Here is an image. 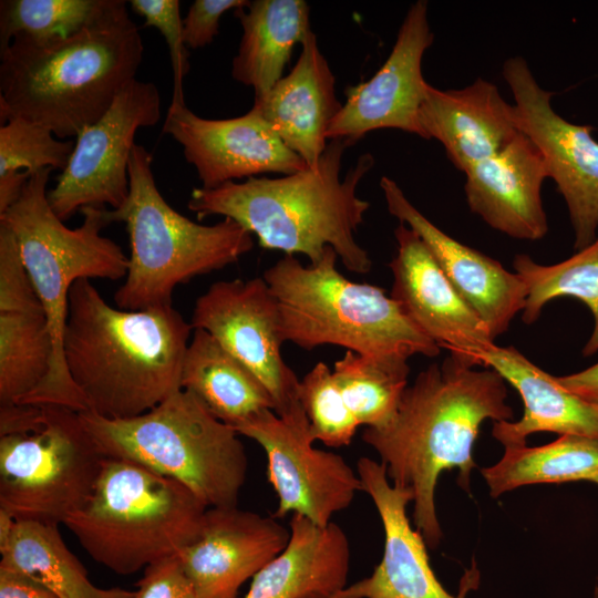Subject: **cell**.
<instances>
[{
    "instance_id": "cell-4",
    "label": "cell",
    "mask_w": 598,
    "mask_h": 598,
    "mask_svg": "<svg viewBox=\"0 0 598 598\" xmlns=\"http://www.w3.org/2000/svg\"><path fill=\"white\" fill-rule=\"evenodd\" d=\"M349 146L344 140H330L316 165L283 177L195 187L187 206L200 219L218 215L237 221L265 249L300 254L315 265L330 246L348 270L367 274L372 260L354 235L370 203L357 196V188L374 166V157L361 155L341 178Z\"/></svg>"
},
{
    "instance_id": "cell-22",
    "label": "cell",
    "mask_w": 598,
    "mask_h": 598,
    "mask_svg": "<svg viewBox=\"0 0 598 598\" xmlns=\"http://www.w3.org/2000/svg\"><path fill=\"white\" fill-rule=\"evenodd\" d=\"M422 138H434L463 173L502 151L520 131L513 104L484 79L458 90L431 84L419 112Z\"/></svg>"
},
{
    "instance_id": "cell-14",
    "label": "cell",
    "mask_w": 598,
    "mask_h": 598,
    "mask_svg": "<svg viewBox=\"0 0 598 598\" xmlns=\"http://www.w3.org/2000/svg\"><path fill=\"white\" fill-rule=\"evenodd\" d=\"M190 324L210 333L260 380L278 416L303 411L300 380L281 355L277 301L262 277L213 283L197 298Z\"/></svg>"
},
{
    "instance_id": "cell-27",
    "label": "cell",
    "mask_w": 598,
    "mask_h": 598,
    "mask_svg": "<svg viewBox=\"0 0 598 598\" xmlns=\"http://www.w3.org/2000/svg\"><path fill=\"white\" fill-rule=\"evenodd\" d=\"M181 388L192 392L216 419L233 429L265 410L275 409L260 380L202 329H196L188 342Z\"/></svg>"
},
{
    "instance_id": "cell-10",
    "label": "cell",
    "mask_w": 598,
    "mask_h": 598,
    "mask_svg": "<svg viewBox=\"0 0 598 598\" xmlns=\"http://www.w3.org/2000/svg\"><path fill=\"white\" fill-rule=\"evenodd\" d=\"M43 405L41 430L0 437V508L17 520L60 525L89 498L105 456L79 412Z\"/></svg>"
},
{
    "instance_id": "cell-5",
    "label": "cell",
    "mask_w": 598,
    "mask_h": 598,
    "mask_svg": "<svg viewBox=\"0 0 598 598\" xmlns=\"http://www.w3.org/2000/svg\"><path fill=\"white\" fill-rule=\"evenodd\" d=\"M51 171L44 168L32 174L20 198L0 215V223L7 225L18 240L53 342L47 378L18 403L56 404L81 412L89 408L63 359L70 289L80 279L125 277L128 257L121 246L101 234L113 223L110 209L85 207L80 212L83 221L79 227L69 228L63 224L48 202Z\"/></svg>"
},
{
    "instance_id": "cell-45",
    "label": "cell",
    "mask_w": 598,
    "mask_h": 598,
    "mask_svg": "<svg viewBox=\"0 0 598 598\" xmlns=\"http://www.w3.org/2000/svg\"><path fill=\"white\" fill-rule=\"evenodd\" d=\"M594 598H598V586L595 587V590H594Z\"/></svg>"
},
{
    "instance_id": "cell-39",
    "label": "cell",
    "mask_w": 598,
    "mask_h": 598,
    "mask_svg": "<svg viewBox=\"0 0 598 598\" xmlns=\"http://www.w3.org/2000/svg\"><path fill=\"white\" fill-rule=\"evenodd\" d=\"M247 0H196L183 19V35L188 49H200L218 34L219 21L228 10H236Z\"/></svg>"
},
{
    "instance_id": "cell-28",
    "label": "cell",
    "mask_w": 598,
    "mask_h": 598,
    "mask_svg": "<svg viewBox=\"0 0 598 598\" xmlns=\"http://www.w3.org/2000/svg\"><path fill=\"white\" fill-rule=\"evenodd\" d=\"M58 526L16 519L9 540L0 548V568L35 580L59 598H134V591L95 586Z\"/></svg>"
},
{
    "instance_id": "cell-46",
    "label": "cell",
    "mask_w": 598,
    "mask_h": 598,
    "mask_svg": "<svg viewBox=\"0 0 598 598\" xmlns=\"http://www.w3.org/2000/svg\"><path fill=\"white\" fill-rule=\"evenodd\" d=\"M590 482L598 484V474Z\"/></svg>"
},
{
    "instance_id": "cell-34",
    "label": "cell",
    "mask_w": 598,
    "mask_h": 598,
    "mask_svg": "<svg viewBox=\"0 0 598 598\" xmlns=\"http://www.w3.org/2000/svg\"><path fill=\"white\" fill-rule=\"evenodd\" d=\"M298 396L315 442L320 441L329 447L351 443L360 425L324 362H318L300 380Z\"/></svg>"
},
{
    "instance_id": "cell-6",
    "label": "cell",
    "mask_w": 598,
    "mask_h": 598,
    "mask_svg": "<svg viewBox=\"0 0 598 598\" xmlns=\"http://www.w3.org/2000/svg\"><path fill=\"white\" fill-rule=\"evenodd\" d=\"M338 255L326 247L318 264L303 266L285 255L262 278L279 310L282 342L312 350L340 346L363 357L404 360L436 357L440 347L378 286L353 282L337 269Z\"/></svg>"
},
{
    "instance_id": "cell-13",
    "label": "cell",
    "mask_w": 598,
    "mask_h": 598,
    "mask_svg": "<svg viewBox=\"0 0 598 598\" xmlns=\"http://www.w3.org/2000/svg\"><path fill=\"white\" fill-rule=\"evenodd\" d=\"M234 430L266 453L267 477L278 497L275 518L299 514L327 526L362 491L357 471L341 455L313 446L306 413L283 419L265 410Z\"/></svg>"
},
{
    "instance_id": "cell-19",
    "label": "cell",
    "mask_w": 598,
    "mask_h": 598,
    "mask_svg": "<svg viewBox=\"0 0 598 598\" xmlns=\"http://www.w3.org/2000/svg\"><path fill=\"white\" fill-rule=\"evenodd\" d=\"M380 186L389 213L423 240L454 289L486 324L493 339L504 334L514 317L525 308L527 290L519 275L442 231L390 177L383 176Z\"/></svg>"
},
{
    "instance_id": "cell-29",
    "label": "cell",
    "mask_w": 598,
    "mask_h": 598,
    "mask_svg": "<svg viewBox=\"0 0 598 598\" xmlns=\"http://www.w3.org/2000/svg\"><path fill=\"white\" fill-rule=\"evenodd\" d=\"M481 473L495 498L532 484L591 481L598 474V437L564 434L542 446H508Z\"/></svg>"
},
{
    "instance_id": "cell-12",
    "label": "cell",
    "mask_w": 598,
    "mask_h": 598,
    "mask_svg": "<svg viewBox=\"0 0 598 598\" xmlns=\"http://www.w3.org/2000/svg\"><path fill=\"white\" fill-rule=\"evenodd\" d=\"M502 74L515 101L517 127L539 150L566 203L574 248L582 249L598 236V141L592 127L571 123L554 110L553 92L538 84L524 58L507 59Z\"/></svg>"
},
{
    "instance_id": "cell-9",
    "label": "cell",
    "mask_w": 598,
    "mask_h": 598,
    "mask_svg": "<svg viewBox=\"0 0 598 598\" xmlns=\"http://www.w3.org/2000/svg\"><path fill=\"white\" fill-rule=\"evenodd\" d=\"M79 415L103 456L176 480L208 507L237 506L248 471L245 446L192 392L181 389L133 417L110 419L90 410Z\"/></svg>"
},
{
    "instance_id": "cell-25",
    "label": "cell",
    "mask_w": 598,
    "mask_h": 598,
    "mask_svg": "<svg viewBox=\"0 0 598 598\" xmlns=\"http://www.w3.org/2000/svg\"><path fill=\"white\" fill-rule=\"evenodd\" d=\"M289 529L287 546L251 578L244 598H330L348 586L350 546L341 527L292 514Z\"/></svg>"
},
{
    "instance_id": "cell-8",
    "label": "cell",
    "mask_w": 598,
    "mask_h": 598,
    "mask_svg": "<svg viewBox=\"0 0 598 598\" xmlns=\"http://www.w3.org/2000/svg\"><path fill=\"white\" fill-rule=\"evenodd\" d=\"M207 508L178 481L105 457L89 498L63 525L93 560L127 576L190 544Z\"/></svg>"
},
{
    "instance_id": "cell-18",
    "label": "cell",
    "mask_w": 598,
    "mask_h": 598,
    "mask_svg": "<svg viewBox=\"0 0 598 598\" xmlns=\"http://www.w3.org/2000/svg\"><path fill=\"white\" fill-rule=\"evenodd\" d=\"M274 516L237 506L208 507L198 536L177 556L199 598H238L240 587L287 546Z\"/></svg>"
},
{
    "instance_id": "cell-37",
    "label": "cell",
    "mask_w": 598,
    "mask_h": 598,
    "mask_svg": "<svg viewBox=\"0 0 598 598\" xmlns=\"http://www.w3.org/2000/svg\"><path fill=\"white\" fill-rule=\"evenodd\" d=\"M133 12L141 16L146 27H153L165 39L173 69V103L184 102L183 81L189 71L188 48L183 35V19L178 0H130Z\"/></svg>"
},
{
    "instance_id": "cell-11",
    "label": "cell",
    "mask_w": 598,
    "mask_h": 598,
    "mask_svg": "<svg viewBox=\"0 0 598 598\" xmlns=\"http://www.w3.org/2000/svg\"><path fill=\"white\" fill-rule=\"evenodd\" d=\"M161 120V95L153 82L134 80L107 112L75 138L66 167L48 202L61 220L85 207L120 208L128 196V164L135 135Z\"/></svg>"
},
{
    "instance_id": "cell-24",
    "label": "cell",
    "mask_w": 598,
    "mask_h": 598,
    "mask_svg": "<svg viewBox=\"0 0 598 598\" xmlns=\"http://www.w3.org/2000/svg\"><path fill=\"white\" fill-rule=\"evenodd\" d=\"M481 367L495 370L524 403L518 421L493 424L492 434L504 447L525 445L527 436L537 432L598 437V403L565 389L516 348L492 346L481 357Z\"/></svg>"
},
{
    "instance_id": "cell-7",
    "label": "cell",
    "mask_w": 598,
    "mask_h": 598,
    "mask_svg": "<svg viewBox=\"0 0 598 598\" xmlns=\"http://www.w3.org/2000/svg\"><path fill=\"white\" fill-rule=\"evenodd\" d=\"M153 156L133 147L124 204L111 209L130 238L125 281L114 293L117 308L144 310L173 305L178 285L236 264L254 247L252 235L230 218L202 225L175 210L162 196L152 171Z\"/></svg>"
},
{
    "instance_id": "cell-30",
    "label": "cell",
    "mask_w": 598,
    "mask_h": 598,
    "mask_svg": "<svg viewBox=\"0 0 598 598\" xmlns=\"http://www.w3.org/2000/svg\"><path fill=\"white\" fill-rule=\"evenodd\" d=\"M514 270L523 279L526 290V303L523 321L535 322L545 305L554 299L570 297L587 306L594 318L592 333L582 353L598 351V236L588 246L554 265H540L525 254H518L513 260Z\"/></svg>"
},
{
    "instance_id": "cell-17",
    "label": "cell",
    "mask_w": 598,
    "mask_h": 598,
    "mask_svg": "<svg viewBox=\"0 0 598 598\" xmlns=\"http://www.w3.org/2000/svg\"><path fill=\"white\" fill-rule=\"evenodd\" d=\"M394 237L396 254L389 264L391 297L440 348L470 367H481V357L495 344L486 324L454 289L415 231L400 223Z\"/></svg>"
},
{
    "instance_id": "cell-31",
    "label": "cell",
    "mask_w": 598,
    "mask_h": 598,
    "mask_svg": "<svg viewBox=\"0 0 598 598\" xmlns=\"http://www.w3.org/2000/svg\"><path fill=\"white\" fill-rule=\"evenodd\" d=\"M332 373L359 425L380 427L398 410L410 367L404 360H379L347 351L336 361Z\"/></svg>"
},
{
    "instance_id": "cell-36",
    "label": "cell",
    "mask_w": 598,
    "mask_h": 598,
    "mask_svg": "<svg viewBox=\"0 0 598 598\" xmlns=\"http://www.w3.org/2000/svg\"><path fill=\"white\" fill-rule=\"evenodd\" d=\"M0 313L44 315L13 231L0 223ZM45 316V315H44Z\"/></svg>"
},
{
    "instance_id": "cell-26",
    "label": "cell",
    "mask_w": 598,
    "mask_h": 598,
    "mask_svg": "<svg viewBox=\"0 0 598 598\" xmlns=\"http://www.w3.org/2000/svg\"><path fill=\"white\" fill-rule=\"evenodd\" d=\"M303 0H255L234 11L243 28L231 76L264 99L282 78L296 44L311 32Z\"/></svg>"
},
{
    "instance_id": "cell-35",
    "label": "cell",
    "mask_w": 598,
    "mask_h": 598,
    "mask_svg": "<svg viewBox=\"0 0 598 598\" xmlns=\"http://www.w3.org/2000/svg\"><path fill=\"white\" fill-rule=\"evenodd\" d=\"M74 148L45 126L16 117L0 126V174L24 169L31 175L44 168L66 167Z\"/></svg>"
},
{
    "instance_id": "cell-44",
    "label": "cell",
    "mask_w": 598,
    "mask_h": 598,
    "mask_svg": "<svg viewBox=\"0 0 598 598\" xmlns=\"http://www.w3.org/2000/svg\"><path fill=\"white\" fill-rule=\"evenodd\" d=\"M16 518L6 509L0 508V548H2L9 540Z\"/></svg>"
},
{
    "instance_id": "cell-43",
    "label": "cell",
    "mask_w": 598,
    "mask_h": 598,
    "mask_svg": "<svg viewBox=\"0 0 598 598\" xmlns=\"http://www.w3.org/2000/svg\"><path fill=\"white\" fill-rule=\"evenodd\" d=\"M31 174L11 171L0 174V215L6 213L21 196Z\"/></svg>"
},
{
    "instance_id": "cell-3",
    "label": "cell",
    "mask_w": 598,
    "mask_h": 598,
    "mask_svg": "<svg viewBox=\"0 0 598 598\" xmlns=\"http://www.w3.org/2000/svg\"><path fill=\"white\" fill-rule=\"evenodd\" d=\"M192 330L173 305L114 308L90 279H80L69 293L63 359L90 411L133 417L182 389Z\"/></svg>"
},
{
    "instance_id": "cell-32",
    "label": "cell",
    "mask_w": 598,
    "mask_h": 598,
    "mask_svg": "<svg viewBox=\"0 0 598 598\" xmlns=\"http://www.w3.org/2000/svg\"><path fill=\"white\" fill-rule=\"evenodd\" d=\"M53 342L44 315L0 313V403H18L47 378Z\"/></svg>"
},
{
    "instance_id": "cell-2",
    "label": "cell",
    "mask_w": 598,
    "mask_h": 598,
    "mask_svg": "<svg viewBox=\"0 0 598 598\" xmlns=\"http://www.w3.org/2000/svg\"><path fill=\"white\" fill-rule=\"evenodd\" d=\"M128 2L103 0L90 22L68 38H14L0 51V120L39 123L60 138L99 121L134 80L143 60Z\"/></svg>"
},
{
    "instance_id": "cell-38",
    "label": "cell",
    "mask_w": 598,
    "mask_h": 598,
    "mask_svg": "<svg viewBox=\"0 0 598 598\" xmlns=\"http://www.w3.org/2000/svg\"><path fill=\"white\" fill-rule=\"evenodd\" d=\"M136 585L134 598H199L177 554L148 565Z\"/></svg>"
},
{
    "instance_id": "cell-16",
    "label": "cell",
    "mask_w": 598,
    "mask_h": 598,
    "mask_svg": "<svg viewBox=\"0 0 598 598\" xmlns=\"http://www.w3.org/2000/svg\"><path fill=\"white\" fill-rule=\"evenodd\" d=\"M162 131L182 146L206 189L261 174L291 175L308 167L254 107L237 117L213 120L198 116L185 102H171Z\"/></svg>"
},
{
    "instance_id": "cell-21",
    "label": "cell",
    "mask_w": 598,
    "mask_h": 598,
    "mask_svg": "<svg viewBox=\"0 0 598 598\" xmlns=\"http://www.w3.org/2000/svg\"><path fill=\"white\" fill-rule=\"evenodd\" d=\"M464 174L467 205L489 227L525 240L547 234L542 186L548 173L539 150L523 132Z\"/></svg>"
},
{
    "instance_id": "cell-40",
    "label": "cell",
    "mask_w": 598,
    "mask_h": 598,
    "mask_svg": "<svg viewBox=\"0 0 598 598\" xmlns=\"http://www.w3.org/2000/svg\"><path fill=\"white\" fill-rule=\"evenodd\" d=\"M45 405L32 403H0V437L25 435L45 424Z\"/></svg>"
},
{
    "instance_id": "cell-23",
    "label": "cell",
    "mask_w": 598,
    "mask_h": 598,
    "mask_svg": "<svg viewBox=\"0 0 598 598\" xmlns=\"http://www.w3.org/2000/svg\"><path fill=\"white\" fill-rule=\"evenodd\" d=\"M336 80L311 31L290 73L282 76L256 109L283 144L308 166L316 165L327 147V132L342 109Z\"/></svg>"
},
{
    "instance_id": "cell-42",
    "label": "cell",
    "mask_w": 598,
    "mask_h": 598,
    "mask_svg": "<svg viewBox=\"0 0 598 598\" xmlns=\"http://www.w3.org/2000/svg\"><path fill=\"white\" fill-rule=\"evenodd\" d=\"M568 391L594 403H598V363L565 377L556 378Z\"/></svg>"
},
{
    "instance_id": "cell-33",
    "label": "cell",
    "mask_w": 598,
    "mask_h": 598,
    "mask_svg": "<svg viewBox=\"0 0 598 598\" xmlns=\"http://www.w3.org/2000/svg\"><path fill=\"white\" fill-rule=\"evenodd\" d=\"M103 0H1L0 51L12 39L37 42L68 38L82 30Z\"/></svg>"
},
{
    "instance_id": "cell-15",
    "label": "cell",
    "mask_w": 598,
    "mask_h": 598,
    "mask_svg": "<svg viewBox=\"0 0 598 598\" xmlns=\"http://www.w3.org/2000/svg\"><path fill=\"white\" fill-rule=\"evenodd\" d=\"M433 41L427 2L419 0L409 8L381 68L367 82L347 87L346 103L331 122L327 140H344L352 145L383 128L421 136L419 112L429 85L422 60Z\"/></svg>"
},
{
    "instance_id": "cell-41",
    "label": "cell",
    "mask_w": 598,
    "mask_h": 598,
    "mask_svg": "<svg viewBox=\"0 0 598 598\" xmlns=\"http://www.w3.org/2000/svg\"><path fill=\"white\" fill-rule=\"evenodd\" d=\"M0 598H59L35 580L0 568Z\"/></svg>"
},
{
    "instance_id": "cell-1",
    "label": "cell",
    "mask_w": 598,
    "mask_h": 598,
    "mask_svg": "<svg viewBox=\"0 0 598 598\" xmlns=\"http://www.w3.org/2000/svg\"><path fill=\"white\" fill-rule=\"evenodd\" d=\"M475 368L451 354L429 365L406 386L393 417L362 434L392 484L412 494L413 524L432 549L443 537L435 508L440 474L456 468L457 483L470 492L473 444L482 423L514 415L506 381L491 368Z\"/></svg>"
},
{
    "instance_id": "cell-20",
    "label": "cell",
    "mask_w": 598,
    "mask_h": 598,
    "mask_svg": "<svg viewBox=\"0 0 598 598\" xmlns=\"http://www.w3.org/2000/svg\"><path fill=\"white\" fill-rule=\"evenodd\" d=\"M357 473L383 525V556L369 577L330 598H463L450 594L430 565L426 543L406 514L410 491L390 484L385 466L372 458L360 457Z\"/></svg>"
}]
</instances>
